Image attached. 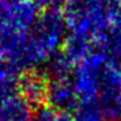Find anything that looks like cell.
<instances>
[{"mask_svg": "<svg viewBox=\"0 0 121 121\" xmlns=\"http://www.w3.org/2000/svg\"><path fill=\"white\" fill-rule=\"evenodd\" d=\"M30 108L22 96H9L0 103V121H31Z\"/></svg>", "mask_w": 121, "mask_h": 121, "instance_id": "1", "label": "cell"}]
</instances>
